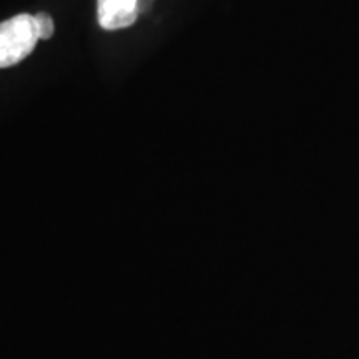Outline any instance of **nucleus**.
<instances>
[{
    "label": "nucleus",
    "mask_w": 359,
    "mask_h": 359,
    "mask_svg": "<svg viewBox=\"0 0 359 359\" xmlns=\"http://www.w3.org/2000/svg\"><path fill=\"white\" fill-rule=\"evenodd\" d=\"M39 40L34 15L20 13L2 22L0 24V69L17 65L29 57Z\"/></svg>",
    "instance_id": "f257e3e1"
},
{
    "label": "nucleus",
    "mask_w": 359,
    "mask_h": 359,
    "mask_svg": "<svg viewBox=\"0 0 359 359\" xmlns=\"http://www.w3.org/2000/svg\"><path fill=\"white\" fill-rule=\"evenodd\" d=\"M138 15V0H98V24L103 30L127 29Z\"/></svg>",
    "instance_id": "f03ea898"
},
{
    "label": "nucleus",
    "mask_w": 359,
    "mask_h": 359,
    "mask_svg": "<svg viewBox=\"0 0 359 359\" xmlns=\"http://www.w3.org/2000/svg\"><path fill=\"white\" fill-rule=\"evenodd\" d=\"M35 17V24H37V34H39V39L40 40H48L53 35V30H55V27H53V19L48 13L45 12H40L37 13Z\"/></svg>",
    "instance_id": "7ed1b4c3"
},
{
    "label": "nucleus",
    "mask_w": 359,
    "mask_h": 359,
    "mask_svg": "<svg viewBox=\"0 0 359 359\" xmlns=\"http://www.w3.org/2000/svg\"><path fill=\"white\" fill-rule=\"evenodd\" d=\"M151 6V0H138V13H143Z\"/></svg>",
    "instance_id": "20e7f679"
}]
</instances>
